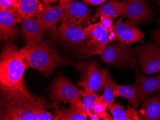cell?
I'll use <instances>...</instances> for the list:
<instances>
[{"instance_id":"d6a6232c","label":"cell","mask_w":160,"mask_h":120,"mask_svg":"<svg viewBox=\"0 0 160 120\" xmlns=\"http://www.w3.org/2000/svg\"><path fill=\"white\" fill-rule=\"evenodd\" d=\"M158 24H159V25H160V18L159 19V20H158Z\"/></svg>"},{"instance_id":"cb8c5ba5","label":"cell","mask_w":160,"mask_h":120,"mask_svg":"<svg viewBox=\"0 0 160 120\" xmlns=\"http://www.w3.org/2000/svg\"><path fill=\"white\" fill-rule=\"evenodd\" d=\"M84 91L81 90V96L82 98V102L85 111L87 112L88 116H90L91 114L89 110V106L91 103L99 99L101 96L97 94L96 93L88 88L84 89Z\"/></svg>"},{"instance_id":"7a4b0ae2","label":"cell","mask_w":160,"mask_h":120,"mask_svg":"<svg viewBox=\"0 0 160 120\" xmlns=\"http://www.w3.org/2000/svg\"><path fill=\"white\" fill-rule=\"evenodd\" d=\"M25 47L18 49L13 43L7 41L3 46L0 60L1 91L10 94L33 95L23 80L26 70Z\"/></svg>"},{"instance_id":"8fae6325","label":"cell","mask_w":160,"mask_h":120,"mask_svg":"<svg viewBox=\"0 0 160 120\" xmlns=\"http://www.w3.org/2000/svg\"><path fill=\"white\" fill-rule=\"evenodd\" d=\"M64 9L60 5H45L38 15L37 20L46 33L51 36L56 32L57 25L62 20Z\"/></svg>"},{"instance_id":"f1b7e54d","label":"cell","mask_w":160,"mask_h":120,"mask_svg":"<svg viewBox=\"0 0 160 120\" xmlns=\"http://www.w3.org/2000/svg\"><path fill=\"white\" fill-rule=\"evenodd\" d=\"M86 4L92 6H98L104 3L108 0H82Z\"/></svg>"},{"instance_id":"484cf974","label":"cell","mask_w":160,"mask_h":120,"mask_svg":"<svg viewBox=\"0 0 160 120\" xmlns=\"http://www.w3.org/2000/svg\"><path fill=\"white\" fill-rule=\"evenodd\" d=\"M101 24L108 31V35L113 31L114 24L113 20L107 16H101L99 17Z\"/></svg>"},{"instance_id":"52a82bcc","label":"cell","mask_w":160,"mask_h":120,"mask_svg":"<svg viewBox=\"0 0 160 120\" xmlns=\"http://www.w3.org/2000/svg\"><path fill=\"white\" fill-rule=\"evenodd\" d=\"M50 98L55 103H73L81 100V90L67 77H58L49 87Z\"/></svg>"},{"instance_id":"277c9868","label":"cell","mask_w":160,"mask_h":120,"mask_svg":"<svg viewBox=\"0 0 160 120\" xmlns=\"http://www.w3.org/2000/svg\"><path fill=\"white\" fill-rule=\"evenodd\" d=\"M100 58L117 69H133L137 66L138 62L134 50L120 42L107 45L100 54Z\"/></svg>"},{"instance_id":"2e32d148","label":"cell","mask_w":160,"mask_h":120,"mask_svg":"<svg viewBox=\"0 0 160 120\" xmlns=\"http://www.w3.org/2000/svg\"><path fill=\"white\" fill-rule=\"evenodd\" d=\"M135 78L139 83L140 104L152 94L160 91V72L157 76L148 78L138 72Z\"/></svg>"},{"instance_id":"4dcf8cb0","label":"cell","mask_w":160,"mask_h":120,"mask_svg":"<svg viewBox=\"0 0 160 120\" xmlns=\"http://www.w3.org/2000/svg\"><path fill=\"white\" fill-rule=\"evenodd\" d=\"M41 1L44 5H48L52 3L58 2L59 0H41Z\"/></svg>"},{"instance_id":"30bf717a","label":"cell","mask_w":160,"mask_h":120,"mask_svg":"<svg viewBox=\"0 0 160 120\" xmlns=\"http://www.w3.org/2000/svg\"><path fill=\"white\" fill-rule=\"evenodd\" d=\"M125 2L123 16L133 25L147 23L154 17V12L146 0H125Z\"/></svg>"},{"instance_id":"d6986e66","label":"cell","mask_w":160,"mask_h":120,"mask_svg":"<svg viewBox=\"0 0 160 120\" xmlns=\"http://www.w3.org/2000/svg\"><path fill=\"white\" fill-rule=\"evenodd\" d=\"M144 120H160V95L148 97L142 102L139 111Z\"/></svg>"},{"instance_id":"44dd1931","label":"cell","mask_w":160,"mask_h":120,"mask_svg":"<svg viewBox=\"0 0 160 120\" xmlns=\"http://www.w3.org/2000/svg\"><path fill=\"white\" fill-rule=\"evenodd\" d=\"M114 120H141L142 116L136 109L132 107L124 110L125 107L119 102L113 103L108 106Z\"/></svg>"},{"instance_id":"7c38bea8","label":"cell","mask_w":160,"mask_h":120,"mask_svg":"<svg viewBox=\"0 0 160 120\" xmlns=\"http://www.w3.org/2000/svg\"><path fill=\"white\" fill-rule=\"evenodd\" d=\"M20 19L18 9L12 7L0 10V37L1 40H15L18 36L17 23Z\"/></svg>"},{"instance_id":"6da1fadb","label":"cell","mask_w":160,"mask_h":120,"mask_svg":"<svg viewBox=\"0 0 160 120\" xmlns=\"http://www.w3.org/2000/svg\"><path fill=\"white\" fill-rule=\"evenodd\" d=\"M47 107L42 97L1 91L0 120H56Z\"/></svg>"},{"instance_id":"ba28073f","label":"cell","mask_w":160,"mask_h":120,"mask_svg":"<svg viewBox=\"0 0 160 120\" xmlns=\"http://www.w3.org/2000/svg\"><path fill=\"white\" fill-rule=\"evenodd\" d=\"M144 34L136 25L121 16L114 24L113 31L108 35L109 41L120 42L127 45L142 42Z\"/></svg>"},{"instance_id":"9a60e30c","label":"cell","mask_w":160,"mask_h":120,"mask_svg":"<svg viewBox=\"0 0 160 120\" xmlns=\"http://www.w3.org/2000/svg\"><path fill=\"white\" fill-rule=\"evenodd\" d=\"M21 31L26 41L27 46H36L44 41L46 32L38 22L37 18L21 19Z\"/></svg>"},{"instance_id":"ac0fdd59","label":"cell","mask_w":160,"mask_h":120,"mask_svg":"<svg viewBox=\"0 0 160 120\" xmlns=\"http://www.w3.org/2000/svg\"><path fill=\"white\" fill-rule=\"evenodd\" d=\"M125 3V1L110 0L96 10L93 17V21H96L101 16L109 17L113 20L120 17L124 13Z\"/></svg>"},{"instance_id":"8992f818","label":"cell","mask_w":160,"mask_h":120,"mask_svg":"<svg viewBox=\"0 0 160 120\" xmlns=\"http://www.w3.org/2000/svg\"><path fill=\"white\" fill-rule=\"evenodd\" d=\"M73 65L81 75L78 85L83 89H89L97 94L104 89L105 70L96 62L85 61Z\"/></svg>"},{"instance_id":"3957f363","label":"cell","mask_w":160,"mask_h":120,"mask_svg":"<svg viewBox=\"0 0 160 120\" xmlns=\"http://www.w3.org/2000/svg\"><path fill=\"white\" fill-rule=\"evenodd\" d=\"M25 64L27 68L38 70L49 76L56 68L60 66L73 65L72 61L63 56L52 42L44 40L36 46H25Z\"/></svg>"},{"instance_id":"ffe728a7","label":"cell","mask_w":160,"mask_h":120,"mask_svg":"<svg viewBox=\"0 0 160 120\" xmlns=\"http://www.w3.org/2000/svg\"><path fill=\"white\" fill-rule=\"evenodd\" d=\"M115 97H122L128 101L130 106L136 109L140 105L139 102V83L137 80L133 84L128 85H123L118 84L115 91Z\"/></svg>"},{"instance_id":"d4e9b609","label":"cell","mask_w":160,"mask_h":120,"mask_svg":"<svg viewBox=\"0 0 160 120\" xmlns=\"http://www.w3.org/2000/svg\"><path fill=\"white\" fill-rule=\"evenodd\" d=\"M93 103L94 109L92 113L97 114L101 119L104 120H114V118L111 117L106 112L108 106L103 101L101 100L100 98L98 100L93 102Z\"/></svg>"},{"instance_id":"5bb4252c","label":"cell","mask_w":160,"mask_h":120,"mask_svg":"<svg viewBox=\"0 0 160 120\" xmlns=\"http://www.w3.org/2000/svg\"><path fill=\"white\" fill-rule=\"evenodd\" d=\"M62 22H68L82 26H88L94 21L89 8L81 2L73 1L64 8Z\"/></svg>"},{"instance_id":"7402d4cb","label":"cell","mask_w":160,"mask_h":120,"mask_svg":"<svg viewBox=\"0 0 160 120\" xmlns=\"http://www.w3.org/2000/svg\"><path fill=\"white\" fill-rule=\"evenodd\" d=\"M44 4L39 0H21L18 11L21 19L37 18Z\"/></svg>"},{"instance_id":"5b68a950","label":"cell","mask_w":160,"mask_h":120,"mask_svg":"<svg viewBox=\"0 0 160 120\" xmlns=\"http://www.w3.org/2000/svg\"><path fill=\"white\" fill-rule=\"evenodd\" d=\"M84 40L80 48L81 54L89 56L100 55L108 43V34L100 22L90 24L83 28Z\"/></svg>"},{"instance_id":"e0dca14e","label":"cell","mask_w":160,"mask_h":120,"mask_svg":"<svg viewBox=\"0 0 160 120\" xmlns=\"http://www.w3.org/2000/svg\"><path fill=\"white\" fill-rule=\"evenodd\" d=\"M56 120H87L88 114L81 100L71 103L70 109L59 110L55 107Z\"/></svg>"},{"instance_id":"9c48e42d","label":"cell","mask_w":160,"mask_h":120,"mask_svg":"<svg viewBox=\"0 0 160 120\" xmlns=\"http://www.w3.org/2000/svg\"><path fill=\"white\" fill-rule=\"evenodd\" d=\"M134 51L145 74L160 72V49L155 44L148 42L138 46Z\"/></svg>"},{"instance_id":"f546056e","label":"cell","mask_w":160,"mask_h":120,"mask_svg":"<svg viewBox=\"0 0 160 120\" xmlns=\"http://www.w3.org/2000/svg\"><path fill=\"white\" fill-rule=\"evenodd\" d=\"M74 0H60V5L63 8H64L66 5L73 2Z\"/></svg>"},{"instance_id":"1f68e13d","label":"cell","mask_w":160,"mask_h":120,"mask_svg":"<svg viewBox=\"0 0 160 120\" xmlns=\"http://www.w3.org/2000/svg\"><path fill=\"white\" fill-rule=\"evenodd\" d=\"M152 1H153L160 8V0H152Z\"/></svg>"},{"instance_id":"4fadbf2b","label":"cell","mask_w":160,"mask_h":120,"mask_svg":"<svg viewBox=\"0 0 160 120\" xmlns=\"http://www.w3.org/2000/svg\"><path fill=\"white\" fill-rule=\"evenodd\" d=\"M82 26L68 22H62L52 37L71 45L81 47L84 40Z\"/></svg>"},{"instance_id":"603a6c76","label":"cell","mask_w":160,"mask_h":120,"mask_svg":"<svg viewBox=\"0 0 160 120\" xmlns=\"http://www.w3.org/2000/svg\"><path fill=\"white\" fill-rule=\"evenodd\" d=\"M105 79H104V93L101 96L100 99L108 106L115 103V91L118 84L114 80L110 75L108 69H105Z\"/></svg>"},{"instance_id":"4316f807","label":"cell","mask_w":160,"mask_h":120,"mask_svg":"<svg viewBox=\"0 0 160 120\" xmlns=\"http://www.w3.org/2000/svg\"><path fill=\"white\" fill-rule=\"evenodd\" d=\"M21 0H0V10L13 7L18 9Z\"/></svg>"},{"instance_id":"83f0119b","label":"cell","mask_w":160,"mask_h":120,"mask_svg":"<svg viewBox=\"0 0 160 120\" xmlns=\"http://www.w3.org/2000/svg\"><path fill=\"white\" fill-rule=\"evenodd\" d=\"M152 38L154 44L160 49V28L155 29L152 33Z\"/></svg>"},{"instance_id":"836d02e7","label":"cell","mask_w":160,"mask_h":120,"mask_svg":"<svg viewBox=\"0 0 160 120\" xmlns=\"http://www.w3.org/2000/svg\"><path fill=\"white\" fill-rule=\"evenodd\" d=\"M122 1H125V0H122Z\"/></svg>"}]
</instances>
